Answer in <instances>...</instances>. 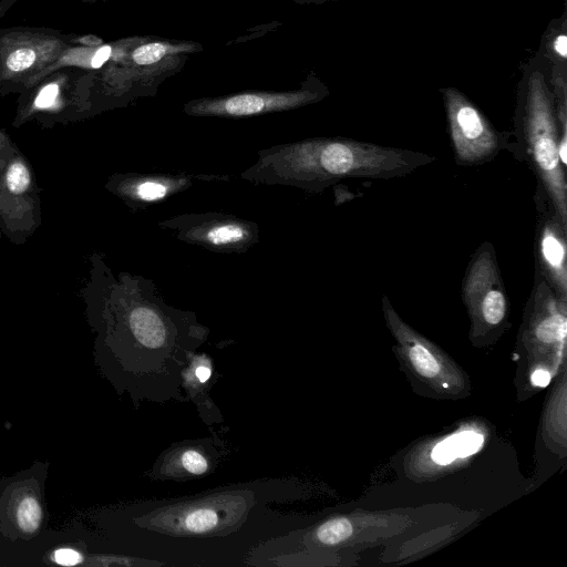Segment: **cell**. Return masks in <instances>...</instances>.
I'll list each match as a JSON object with an SVG mask.
<instances>
[{
	"instance_id": "obj_1",
	"label": "cell",
	"mask_w": 567,
	"mask_h": 567,
	"mask_svg": "<svg viewBox=\"0 0 567 567\" xmlns=\"http://www.w3.org/2000/svg\"><path fill=\"white\" fill-rule=\"evenodd\" d=\"M435 161L429 153L349 137H308L260 150L241 178L318 194L341 179H392Z\"/></svg>"
},
{
	"instance_id": "obj_2",
	"label": "cell",
	"mask_w": 567,
	"mask_h": 567,
	"mask_svg": "<svg viewBox=\"0 0 567 567\" xmlns=\"http://www.w3.org/2000/svg\"><path fill=\"white\" fill-rule=\"evenodd\" d=\"M549 71L538 51L523 65L508 152L534 174V202L546 203L567 225V133L559 128Z\"/></svg>"
},
{
	"instance_id": "obj_3",
	"label": "cell",
	"mask_w": 567,
	"mask_h": 567,
	"mask_svg": "<svg viewBox=\"0 0 567 567\" xmlns=\"http://www.w3.org/2000/svg\"><path fill=\"white\" fill-rule=\"evenodd\" d=\"M447 133L455 163L477 166L492 162L502 151L509 150L511 131H498L462 91L441 87Z\"/></svg>"
},
{
	"instance_id": "obj_4",
	"label": "cell",
	"mask_w": 567,
	"mask_h": 567,
	"mask_svg": "<svg viewBox=\"0 0 567 567\" xmlns=\"http://www.w3.org/2000/svg\"><path fill=\"white\" fill-rule=\"evenodd\" d=\"M328 95V86L311 71L292 90H251L193 99L184 104L183 112L195 117L245 118L297 110L318 103Z\"/></svg>"
},
{
	"instance_id": "obj_5",
	"label": "cell",
	"mask_w": 567,
	"mask_h": 567,
	"mask_svg": "<svg viewBox=\"0 0 567 567\" xmlns=\"http://www.w3.org/2000/svg\"><path fill=\"white\" fill-rule=\"evenodd\" d=\"M461 295L474 334L496 331L507 322V291L491 241L482 243L472 254L462 279Z\"/></svg>"
},
{
	"instance_id": "obj_6",
	"label": "cell",
	"mask_w": 567,
	"mask_h": 567,
	"mask_svg": "<svg viewBox=\"0 0 567 567\" xmlns=\"http://www.w3.org/2000/svg\"><path fill=\"white\" fill-rule=\"evenodd\" d=\"M70 47L65 33L47 27L0 29V83L24 89Z\"/></svg>"
},
{
	"instance_id": "obj_7",
	"label": "cell",
	"mask_w": 567,
	"mask_h": 567,
	"mask_svg": "<svg viewBox=\"0 0 567 567\" xmlns=\"http://www.w3.org/2000/svg\"><path fill=\"white\" fill-rule=\"evenodd\" d=\"M178 240L217 254H244L259 241V225L223 212L188 213L157 223Z\"/></svg>"
},
{
	"instance_id": "obj_8",
	"label": "cell",
	"mask_w": 567,
	"mask_h": 567,
	"mask_svg": "<svg viewBox=\"0 0 567 567\" xmlns=\"http://www.w3.org/2000/svg\"><path fill=\"white\" fill-rule=\"evenodd\" d=\"M538 213L535 237V274L563 301H567V225L544 202H535Z\"/></svg>"
},
{
	"instance_id": "obj_9",
	"label": "cell",
	"mask_w": 567,
	"mask_h": 567,
	"mask_svg": "<svg viewBox=\"0 0 567 567\" xmlns=\"http://www.w3.org/2000/svg\"><path fill=\"white\" fill-rule=\"evenodd\" d=\"M226 175L192 172H140L122 175L116 190L133 209H147L197 183L225 182Z\"/></svg>"
},
{
	"instance_id": "obj_10",
	"label": "cell",
	"mask_w": 567,
	"mask_h": 567,
	"mask_svg": "<svg viewBox=\"0 0 567 567\" xmlns=\"http://www.w3.org/2000/svg\"><path fill=\"white\" fill-rule=\"evenodd\" d=\"M381 308L389 330L394 336L401 351L409 359L412 368L424 379L440 382L443 388H450L453 379L451 371H455L450 364L446 365L443 353L424 337L413 330L404 322L394 310L390 299L382 295Z\"/></svg>"
},
{
	"instance_id": "obj_11",
	"label": "cell",
	"mask_w": 567,
	"mask_h": 567,
	"mask_svg": "<svg viewBox=\"0 0 567 567\" xmlns=\"http://www.w3.org/2000/svg\"><path fill=\"white\" fill-rule=\"evenodd\" d=\"M114 53V41L95 48L70 45L48 68L33 76L24 86L29 89L52 72L63 68H79L99 71L105 66Z\"/></svg>"
},
{
	"instance_id": "obj_12",
	"label": "cell",
	"mask_w": 567,
	"mask_h": 567,
	"mask_svg": "<svg viewBox=\"0 0 567 567\" xmlns=\"http://www.w3.org/2000/svg\"><path fill=\"white\" fill-rule=\"evenodd\" d=\"M538 52L547 60L550 70L567 71V11L553 19L543 34Z\"/></svg>"
},
{
	"instance_id": "obj_13",
	"label": "cell",
	"mask_w": 567,
	"mask_h": 567,
	"mask_svg": "<svg viewBox=\"0 0 567 567\" xmlns=\"http://www.w3.org/2000/svg\"><path fill=\"white\" fill-rule=\"evenodd\" d=\"M14 517L22 532L33 533L42 520L41 506L33 496H24L16 506Z\"/></svg>"
},
{
	"instance_id": "obj_14",
	"label": "cell",
	"mask_w": 567,
	"mask_h": 567,
	"mask_svg": "<svg viewBox=\"0 0 567 567\" xmlns=\"http://www.w3.org/2000/svg\"><path fill=\"white\" fill-rule=\"evenodd\" d=\"M218 524V514L209 507H197L185 513L182 526L192 533H205L214 529Z\"/></svg>"
},
{
	"instance_id": "obj_15",
	"label": "cell",
	"mask_w": 567,
	"mask_h": 567,
	"mask_svg": "<svg viewBox=\"0 0 567 567\" xmlns=\"http://www.w3.org/2000/svg\"><path fill=\"white\" fill-rule=\"evenodd\" d=\"M353 533L352 524L344 517L330 519L317 530V538L326 545H336L348 539Z\"/></svg>"
},
{
	"instance_id": "obj_16",
	"label": "cell",
	"mask_w": 567,
	"mask_h": 567,
	"mask_svg": "<svg viewBox=\"0 0 567 567\" xmlns=\"http://www.w3.org/2000/svg\"><path fill=\"white\" fill-rule=\"evenodd\" d=\"M446 442L456 458L475 453L482 445L483 437L478 433L465 431L447 437Z\"/></svg>"
},
{
	"instance_id": "obj_17",
	"label": "cell",
	"mask_w": 567,
	"mask_h": 567,
	"mask_svg": "<svg viewBox=\"0 0 567 567\" xmlns=\"http://www.w3.org/2000/svg\"><path fill=\"white\" fill-rule=\"evenodd\" d=\"M6 181L12 194H21L29 187V171L23 163L14 162L8 168Z\"/></svg>"
},
{
	"instance_id": "obj_18",
	"label": "cell",
	"mask_w": 567,
	"mask_h": 567,
	"mask_svg": "<svg viewBox=\"0 0 567 567\" xmlns=\"http://www.w3.org/2000/svg\"><path fill=\"white\" fill-rule=\"evenodd\" d=\"M182 464L193 474H202L207 470L206 458L196 451H186L182 456Z\"/></svg>"
},
{
	"instance_id": "obj_19",
	"label": "cell",
	"mask_w": 567,
	"mask_h": 567,
	"mask_svg": "<svg viewBox=\"0 0 567 567\" xmlns=\"http://www.w3.org/2000/svg\"><path fill=\"white\" fill-rule=\"evenodd\" d=\"M65 41L69 45L95 48L105 43L96 34H65Z\"/></svg>"
},
{
	"instance_id": "obj_20",
	"label": "cell",
	"mask_w": 567,
	"mask_h": 567,
	"mask_svg": "<svg viewBox=\"0 0 567 567\" xmlns=\"http://www.w3.org/2000/svg\"><path fill=\"white\" fill-rule=\"evenodd\" d=\"M54 560L64 566H73L81 561V555L70 548L58 549L54 553Z\"/></svg>"
},
{
	"instance_id": "obj_21",
	"label": "cell",
	"mask_w": 567,
	"mask_h": 567,
	"mask_svg": "<svg viewBox=\"0 0 567 567\" xmlns=\"http://www.w3.org/2000/svg\"><path fill=\"white\" fill-rule=\"evenodd\" d=\"M550 381V374L546 370H536L532 375V382L536 386L544 388Z\"/></svg>"
},
{
	"instance_id": "obj_22",
	"label": "cell",
	"mask_w": 567,
	"mask_h": 567,
	"mask_svg": "<svg viewBox=\"0 0 567 567\" xmlns=\"http://www.w3.org/2000/svg\"><path fill=\"white\" fill-rule=\"evenodd\" d=\"M195 375L200 382H205L210 377V369L205 365H199L195 370Z\"/></svg>"
},
{
	"instance_id": "obj_23",
	"label": "cell",
	"mask_w": 567,
	"mask_h": 567,
	"mask_svg": "<svg viewBox=\"0 0 567 567\" xmlns=\"http://www.w3.org/2000/svg\"><path fill=\"white\" fill-rule=\"evenodd\" d=\"M18 0H1L0 1V20L1 18L9 11V9L16 3Z\"/></svg>"
},
{
	"instance_id": "obj_24",
	"label": "cell",
	"mask_w": 567,
	"mask_h": 567,
	"mask_svg": "<svg viewBox=\"0 0 567 567\" xmlns=\"http://www.w3.org/2000/svg\"><path fill=\"white\" fill-rule=\"evenodd\" d=\"M299 4H309V3H313V4H322V3H326V2H334V1H338V0H292Z\"/></svg>"
},
{
	"instance_id": "obj_25",
	"label": "cell",
	"mask_w": 567,
	"mask_h": 567,
	"mask_svg": "<svg viewBox=\"0 0 567 567\" xmlns=\"http://www.w3.org/2000/svg\"><path fill=\"white\" fill-rule=\"evenodd\" d=\"M81 1H83L85 3H94V2H100V1L104 2V1H109V0H81Z\"/></svg>"
}]
</instances>
